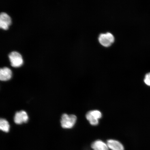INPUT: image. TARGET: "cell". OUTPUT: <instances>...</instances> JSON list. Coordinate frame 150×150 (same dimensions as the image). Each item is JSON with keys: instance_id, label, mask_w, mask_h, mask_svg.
I'll list each match as a JSON object with an SVG mask.
<instances>
[{"instance_id": "cell-3", "label": "cell", "mask_w": 150, "mask_h": 150, "mask_svg": "<svg viewBox=\"0 0 150 150\" xmlns=\"http://www.w3.org/2000/svg\"><path fill=\"white\" fill-rule=\"evenodd\" d=\"M8 57L11 65L13 67H20L23 64V58L18 52L16 51L11 52L9 54Z\"/></svg>"}, {"instance_id": "cell-9", "label": "cell", "mask_w": 150, "mask_h": 150, "mask_svg": "<svg viewBox=\"0 0 150 150\" xmlns=\"http://www.w3.org/2000/svg\"><path fill=\"white\" fill-rule=\"evenodd\" d=\"M91 147L93 150H109L107 144L100 140H97L91 144Z\"/></svg>"}, {"instance_id": "cell-5", "label": "cell", "mask_w": 150, "mask_h": 150, "mask_svg": "<svg viewBox=\"0 0 150 150\" xmlns=\"http://www.w3.org/2000/svg\"><path fill=\"white\" fill-rule=\"evenodd\" d=\"M10 16L5 12H2L0 15V27L2 29L7 30L11 24Z\"/></svg>"}, {"instance_id": "cell-7", "label": "cell", "mask_w": 150, "mask_h": 150, "mask_svg": "<svg viewBox=\"0 0 150 150\" xmlns=\"http://www.w3.org/2000/svg\"><path fill=\"white\" fill-rule=\"evenodd\" d=\"M12 76V72L8 67H5L0 70V79L6 81L11 79Z\"/></svg>"}, {"instance_id": "cell-10", "label": "cell", "mask_w": 150, "mask_h": 150, "mask_svg": "<svg viewBox=\"0 0 150 150\" xmlns=\"http://www.w3.org/2000/svg\"><path fill=\"white\" fill-rule=\"evenodd\" d=\"M10 125L8 122L6 120L1 119L0 120V129L4 132H9Z\"/></svg>"}, {"instance_id": "cell-2", "label": "cell", "mask_w": 150, "mask_h": 150, "mask_svg": "<svg viewBox=\"0 0 150 150\" xmlns=\"http://www.w3.org/2000/svg\"><path fill=\"white\" fill-rule=\"evenodd\" d=\"M102 117V114L98 110H93L87 112L86 115V119L91 125L94 126L98 124V120Z\"/></svg>"}, {"instance_id": "cell-4", "label": "cell", "mask_w": 150, "mask_h": 150, "mask_svg": "<svg viewBox=\"0 0 150 150\" xmlns=\"http://www.w3.org/2000/svg\"><path fill=\"white\" fill-rule=\"evenodd\" d=\"M99 42L101 45L105 47H108L111 45L115 40L114 36L112 33H102L98 38Z\"/></svg>"}, {"instance_id": "cell-11", "label": "cell", "mask_w": 150, "mask_h": 150, "mask_svg": "<svg viewBox=\"0 0 150 150\" xmlns=\"http://www.w3.org/2000/svg\"><path fill=\"white\" fill-rule=\"evenodd\" d=\"M144 81L146 85L150 86V72L146 74Z\"/></svg>"}, {"instance_id": "cell-1", "label": "cell", "mask_w": 150, "mask_h": 150, "mask_svg": "<svg viewBox=\"0 0 150 150\" xmlns=\"http://www.w3.org/2000/svg\"><path fill=\"white\" fill-rule=\"evenodd\" d=\"M76 120L77 117L75 115L63 114L61 117V126L63 128H72L76 124Z\"/></svg>"}, {"instance_id": "cell-8", "label": "cell", "mask_w": 150, "mask_h": 150, "mask_svg": "<svg viewBox=\"0 0 150 150\" xmlns=\"http://www.w3.org/2000/svg\"><path fill=\"white\" fill-rule=\"evenodd\" d=\"M107 144L109 149L112 150H124V147L122 144L117 140H108Z\"/></svg>"}, {"instance_id": "cell-6", "label": "cell", "mask_w": 150, "mask_h": 150, "mask_svg": "<svg viewBox=\"0 0 150 150\" xmlns=\"http://www.w3.org/2000/svg\"><path fill=\"white\" fill-rule=\"evenodd\" d=\"M28 118L27 112L24 110H21L16 112L14 117V121L16 124L20 125L27 122Z\"/></svg>"}]
</instances>
